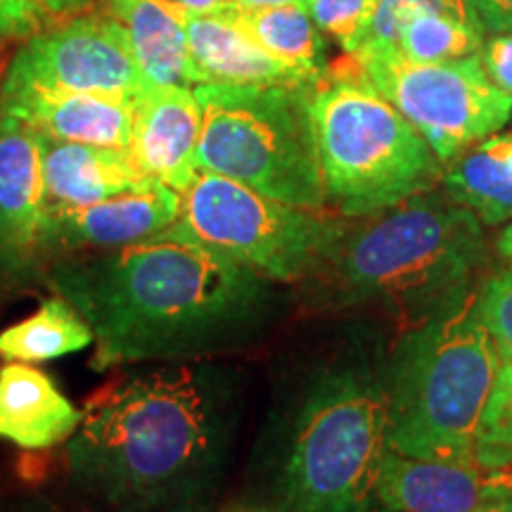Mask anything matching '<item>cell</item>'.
I'll return each instance as SVG.
<instances>
[{"label":"cell","mask_w":512,"mask_h":512,"mask_svg":"<svg viewBox=\"0 0 512 512\" xmlns=\"http://www.w3.org/2000/svg\"><path fill=\"white\" fill-rule=\"evenodd\" d=\"M91 0H0V36L31 38L81 12Z\"/></svg>","instance_id":"484cf974"},{"label":"cell","mask_w":512,"mask_h":512,"mask_svg":"<svg viewBox=\"0 0 512 512\" xmlns=\"http://www.w3.org/2000/svg\"><path fill=\"white\" fill-rule=\"evenodd\" d=\"M169 228L233 256L271 283H297L328 266L349 223L200 171Z\"/></svg>","instance_id":"ba28073f"},{"label":"cell","mask_w":512,"mask_h":512,"mask_svg":"<svg viewBox=\"0 0 512 512\" xmlns=\"http://www.w3.org/2000/svg\"><path fill=\"white\" fill-rule=\"evenodd\" d=\"M437 3L444 5V8L448 12H453V15H458L460 19H465V22L475 24V27H479L477 17H475V10H472L470 0H437Z\"/></svg>","instance_id":"1f68e13d"},{"label":"cell","mask_w":512,"mask_h":512,"mask_svg":"<svg viewBox=\"0 0 512 512\" xmlns=\"http://www.w3.org/2000/svg\"><path fill=\"white\" fill-rule=\"evenodd\" d=\"M38 136L43 145V214L88 207L152 183L121 147Z\"/></svg>","instance_id":"2e32d148"},{"label":"cell","mask_w":512,"mask_h":512,"mask_svg":"<svg viewBox=\"0 0 512 512\" xmlns=\"http://www.w3.org/2000/svg\"><path fill=\"white\" fill-rule=\"evenodd\" d=\"M313 86L197 83V169L304 209L328 204L311 119Z\"/></svg>","instance_id":"8992f818"},{"label":"cell","mask_w":512,"mask_h":512,"mask_svg":"<svg viewBox=\"0 0 512 512\" xmlns=\"http://www.w3.org/2000/svg\"><path fill=\"white\" fill-rule=\"evenodd\" d=\"M183 31L188 55L200 83H254V86H313L302 74L285 67L252 38L219 15L185 12Z\"/></svg>","instance_id":"ac0fdd59"},{"label":"cell","mask_w":512,"mask_h":512,"mask_svg":"<svg viewBox=\"0 0 512 512\" xmlns=\"http://www.w3.org/2000/svg\"><path fill=\"white\" fill-rule=\"evenodd\" d=\"M479 311L494 337L498 361L496 382L512 380V264L491 273L489 278L479 285Z\"/></svg>","instance_id":"cb8c5ba5"},{"label":"cell","mask_w":512,"mask_h":512,"mask_svg":"<svg viewBox=\"0 0 512 512\" xmlns=\"http://www.w3.org/2000/svg\"><path fill=\"white\" fill-rule=\"evenodd\" d=\"M126 29L136 62L155 86H197L185 43L181 8L169 0H102Z\"/></svg>","instance_id":"d6986e66"},{"label":"cell","mask_w":512,"mask_h":512,"mask_svg":"<svg viewBox=\"0 0 512 512\" xmlns=\"http://www.w3.org/2000/svg\"><path fill=\"white\" fill-rule=\"evenodd\" d=\"M43 145L34 128L0 114V287L29 285L41 256Z\"/></svg>","instance_id":"7c38bea8"},{"label":"cell","mask_w":512,"mask_h":512,"mask_svg":"<svg viewBox=\"0 0 512 512\" xmlns=\"http://www.w3.org/2000/svg\"><path fill=\"white\" fill-rule=\"evenodd\" d=\"M83 411L43 370L29 363L0 366V441L24 451H48L81 425Z\"/></svg>","instance_id":"e0dca14e"},{"label":"cell","mask_w":512,"mask_h":512,"mask_svg":"<svg viewBox=\"0 0 512 512\" xmlns=\"http://www.w3.org/2000/svg\"><path fill=\"white\" fill-rule=\"evenodd\" d=\"M233 27L283 62L285 67L316 83L325 72V43L306 5H271V8H245L228 3L219 12Z\"/></svg>","instance_id":"ffe728a7"},{"label":"cell","mask_w":512,"mask_h":512,"mask_svg":"<svg viewBox=\"0 0 512 512\" xmlns=\"http://www.w3.org/2000/svg\"><path fill=\"white\" fill-rule=\"evenodd\" d=\"M498 370L479 285H470L415 323L396 347L384 380L387 448L411 458H475Z\"/></svg>","instance_id":"3957f363"},{"label":"cell","mask_w":512,"mask_h":512,"mask_svg":"<svg viewBox=\"0 0 512 512\" xmlns=\"http://www.w3.org/2000/svg\"><path fill=\"white\" fill-rule=\"evenodd\" d=\"M46 280L91 328L95 370L200 361L247 344L275 311V283L171 228L62 256Z\"/></svg>","instance_id":"6da1fadb"},{"label":"cell","mask_w":512,"mask_h":512,"mask_svg":"<svg viewBox=\"0 0 512 512\" xmlns=\"http://www.w3.org/2000/svg\"><path fill=\"white\" fill-rule=\"evenodd\" d=\"M183 209V192L152 181L88 207L46 211L41 221V256L46 261L72 254L107 252L147 240L174 226Z\"/></svg>","instance_id":"8fae6325"},{"label":"cell","mask_w":512,"mask_h":512,"mask_svg":"<svg viewBox=\"0 0 512 512\" xmlns=\"http://www.w3.org/2000/svg\"><path fill=\"white\" fill-rule=\"evenodd\" d=\"M437 5H441L437 0H380L361 48H396L401 29L406 27L408 19L422 10L437 8Z\"/></svg>","instance_id":"83f0119b"},{"label":"cell","mask_w":512,"mask_h":512,"mask_svg":"<svg viewBox=\"0 0 512 512\" xmlns=\"http://www.w3.org/2000/svg\"><path fill=\"white\" fill-rule=\"evenodd\" d=\"M5 76L128 100L155 86L136 62L126 29L110 15L64 19L34 34L12 57Z\"/></svg>","instance_id":"30bf717a"},{"label":"cell","mask_w":512,"mask_h":512,"mask_svg":"<svg viewBox=\"0 0 512 512\" xmlns=\"http://www.w3.org/2000/svg\"><path fill=\"white\" fill-rule=\"evenodd\" d=\"M479 60H482L486 76L503 93L512 95V34H498L489 38L479 50Z\"/></svg>","instance_id":"f1b7e54d"},{"label":"cell","mask_w":512,"mask_h":512,"mask_svg":"<svg viewBox=\"0 0 512 512\" xmlns=\"http://www.w3.org/2000/svg\"><path fill=\"white\" fill-rule=\"evenodd\" d=\"M380 0H306V10L320 31L356 53L366 41Z\"/></svg>","instance_id":"d4e9b609"},{"label":"cell","mask_w":512,"mask_h":512,"mask_svg":"<svg viewBox=\"0 0 512 512\" xmlns=\"http://www.w3.org/2000/svg\"><path fill=\"white\" fill-rule=\"evenodd\" d=\"M245 8H271V5H306V0H233Z\"/></svg>","instance_id":"836d02e7"},{"label":"cell","mask_w":512,"mask_h":512,"mask_svg":"<svg viewBox=\"0 0 512 512\" xmlns=\"http://www.w3.org/2000/svg\"><path fill=\"white\" fill-rule=\"evenodd\" d=\"M482 31L446 8H430L413 15L401 29L396 50L413 62H453L482 50Z\"/></svg>","instance_id":"603a6c76"},{"label":"cell","mask_w":512,"mask_h":512,"mask_svg":"<svg viewBox=\"0 0 512 512\" xmlns=\"http://www.w3.org/2000/svg\"><path fill=\"white\" fill-rule=\"evenodd\" d=\"M446 195L486 226L512 221V136H489L451 159L441 174Z\"/></svg>","instance_id":"44dd1931"},{"label":"cell","mask_w":512,"mask_h":512,"mask_svg":"<svg viewBox=\"0 0 512 512\" xmlns=\"http://www.w3.org/2000/svg\"><path fill=\"white\" fill-rule=\"evenodd\" d=\"M91 396L67 439L69 479L119 512L190 503L214 479L235 425L226 370L155 363Z\"/></svg>","instance_id":"7a4b0ae2"},{"label":"cell","mask_w":512,"mask_h":512,"mask_svg":"<svg viewBox=\"0 0 512 512\" xmlns=\"http://www.w3.org/2000/svg\"><path fill=\"white\" fill-rule=\"evenodd\" d=\"M309 105L325 195L342 216L380 214L441 178L432 147L370 83L354 55L325 67Z\"/></svg>","instance_id":"5b68a950"},{"label":"cell","mask_w":512,"mask_h":512,"mask_svg":"<svg viewBox=\"0 0 512 512\" xmlns=\"http://www.w3.org/2000/svg\"><path fill=\"white\" fill-rule=\"evenodd\" d=\"M512 498L510 467L477 458H411L387 448L375 503L384 512H475Z\"/></svg>","instance_id":"4fadbf2b"},{"label":"cell","mask_w":512,"mask_h":512,"mask_svg":"<svg viewBox=\"0 0 512 512\" xmlns=\"http://www.w3.org/2000/svg\"><path fill=\"white\" fill-rule=\"evenodd\" d=\"M200 131L202 110L192 86H150L136 98L128 152L147 178L185 192L200 174Z\"/></svg>","instance_id":"9a60e30c"},{"label":"cell","mask_w":512,"mask_h":512,"mask_svg":"<svg viewBox=\"0 0 512 512\" xmlns=\"http://www.w3.org/2000/svg\"><path fill=\"white\" fill-rule=\"evenodd\" d=\"M349 226L328 266L351 302L380 304L420 323L465 287L486 261L482 221L432 190Z\"/></svg>","instance_id":"277c9868"},{"label":"cell","mask_w":512,"mask_h":512,"mask_svg":"<svg viewBox=\"0 0 512 512\" xmlns=\"http://www.w3.org/2000/svg\"><path fill=\"white\" fill-rule=\"evenodd\" d=\"M475 512H512V498H505V501H496V503H489L484 505V508H479Z\"/></svg>","instance_id":"e575fe53"},{"label":"cell","mask_w":512,"mask_h":512,"mask_svg":"<svg viewBox=\"0 0 512 512\" xmlns=\"http://www.w3.org/2000/svg\"><path fill=\"white\" fill-rule=\"evenodd\" d=\"M475 458L484 465L512 470V380L496 382L484 420L479 425Z\"/></svg>","instance_id":"4316f807"},{"label":"cell","mask_w":512,"mask_h":512,"mask_svg":"<svg viewBox=\"0 0 512 512\" xmlns=\"http://www.w3.org/2000/svg\"><path fill=\"white\" fill-rule=\"evenodd\" d=\"M136 100L67 91L48 83L10 79L0 83V114L55 140L128 150Z\"/></svg>","instance_id":"5bb4252c"},{"label":"cell","mask_w":512,"mask_h":512,"mask_svg":"<svg viewBox=\"0 0 512 512\" xmlns=\"http://www.w3.org/2000/svg\"><path fill=\"white\" fill-rule=\"evenodd\" d=\"M349 55L441 164L494 136L512 114V95L486 76L479 53L434 64L408 60L396 48H361Z\"/></svg>","instance_id":"9c48e42d"},{"label":"cell","mask_w":512,"mask_h":512,"mask_svg":"<svg viewBox=\"0 0 512 512\" xmlns=\"http://www.w3.org/2000/svg\"><path fill=\"white\" fill-rule=\"evenodd\" d=\"M479 27L512 34V0H470Z\"/></svg>","instance_id":"f546056e"},{"label":"cell","mask_w":512,"mask_h":512,"mask_svg":"<svg viewBox=\"0 0 512 512\" xmlns=\"http://www.w3.org/2000/svg\"><path fill=\"white\" fill-rule=\"evenodd\" d=\"M387 451V389L366 370L320 375L294 420L283 465L290 512H370Z\"/></svg>","instance_id":"52a82bcc"},{"label":"cell","mask_w":512,"mask_h":512,"mask_svg":"<svg viewBox=\"0 0 512 512\" xmlns=\"http://www.w3.org/2000/svg\"><path fill=\"white\" fill-rule=\"evenodd\" d=\"M93 344V332L81 313L60 294L43 299L34 316L0 332V358L5 363H46L76 354Z\"/></svg>","instance_id":"7402d4cb"},{"label":"cell","mask_w":512,"mask_h":512,"mask_svg":"<svg viewBox=\"0 0 512 512\" xmlns=\"http://www.w3.org/2000/svg\"><path fill=\"white\" fill-rule=\"evenodd\" d=\"M496 249L503 259L512 261V223L501 230V235H498V240H496Z\"/></svg>","instance_id":"d6a6232c"},{"label":"cell","mask_w":512,"mask_h":512,"mask_svg":"<svg viewBox=\"0 0 512 512\" xmlns=\"http://www.w3.org/2000/svg\"><path fill=\"white\" fill-rule=\"evenodd\" d=\"M176 8L185 12H202V15H211V12H219L223 5L233 3V0H169Z\"/></svg>","instance_id":"4dcf8cb0"}]
</instances>
